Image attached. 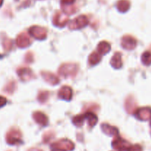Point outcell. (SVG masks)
<instances>
[{
	"label": "cell",
	"instance_id": "1",
	"mask_svg": "<svg viewBox=\"0 0 151 151\" xmlns=\"http://www.w3.org/2000/svg\"><path fill=\"white\" fill-rule=\"evenodd\" d=\"M59 75L64 78L73 77L78 72V66L75 64H64L59 69Z\"/></svg>",
	"mask_w": 151,
	"mask_h": 151
},
{
	"label": "cell",
	"instance_id": "2",
	"mask_svg": "<svg viewBox=\"0 0 151 151\" xmlns=\"http://www.w3.org/2000/svg\"><path fill=\"white\" fill-rule=\"evenodd\" d=\"M75 147L73 143L69 140H60L58 142L52 145V150L58 151H69L72 150Z\"/></svg>",
	"mask_w": 151,
	"mask_h": 151
},
{
	"label": "cell",
	"instance_id": "3",
	"mask_svg": "<svg viewBox=\"0 0 151 151\" xmlns=\"http://www.w3.org/2000/svg\"><path fill=\"white\" fill-rule=\"evenodd\" d=\"M88 24V20L86 16H80L74 19L69 24V28L72 29H81Z\"/></svg>",
	"mask_w": 151,
	"mask_h": 151
},
{
	"label": "cell",
	"instance_id": "4",
	"mask_svg": "<svg viewBox=\"0 0 151 151\" xmlns=\"http://www.w3.org/2000/svg\"><path fill=\"white\" fill-rule=\"evenodd\" d=\"M29 33L38 40H44L47 37V31L44 28L40 27L38 26H34L29 29Z\"/></svg>",
	"mask_w": 151,
	"mask_h": 151
},
{
	"label": "cell",
	"instance_id": "5",
	"mask_svg": "<svg viewBox=\"0 0 151 151\" xmlns=\"http://www.w3.org/2000/svg\"><path fill=\"white\" fill-rule=\"evenodd\" d=\"M7 142L9 145H16L21 142V133L17 130H12L7 134Z\"/></svg>",
	"mask_w": 151,
	"mask_h": 151
},
{
	"label": "cell",
	"instance_id": "6",
	"mask_svg": "<svg viewBox=\"0 0 151 151\" xmlns=\"http://www.w3.org/2000/svg\"><path fill=\"white\" fill-rule=\"evenodd\" d=\"M137 45V41L130 35H126L122 38V46L124 49L128 50H131L134 49Z\"/></svg>",
	"mask_w": 151,
	"mask_h": 151
},
{
	"label": "cell",
	"instance_id": "7",
	"mask_svg": "<svg viewBox=\"0 0 151 151\" xmlns=\"http://www.w3.org/2000/svg\"><path fill=\"white\" fill-rule=\"evenodd\" d=\"M68 21H69V18L66 15L63 14L61 13H58L54 16L53 24L55 26L59 27H63V26H65L66 24Z\"/></svg>",
	"mask_w": 151,
	"mask_h": 151
},
{
	"label": "cell",
	"instance_id": "8",
	"mask_svg": "<svg viewBox=\"0 0 151 151\" xmlns=\"http://www.w3.org/2000/svg\"><path fill=\"white\" fill-rule=\"evenodd\" d=\"M112 145H113L114 148L119 150H126V149H129L130 147L129 143L125 141V140L119 138V137H117V138L114 139V142H112Z\"/></svg>",
	"mask_w": 151,
	"mask_h": 151
},
{
	"label": "cell",
	"instance_id": "9",
	"mask_svg": "<svg viewBox=\"0 0 151 151\" xmlns=\"http://www.w3.org/2000/svg\"><path fill=\"white\" fill-rule=\"evenodd\" d=\"M16 44H17L18 47L20 48H25L31 44V41L29 36L27 34L23 33L18 36L17 39H16Z\"/></svg>",
	"mask_w": 151,
	"mask_h": 151
},
{
	"label": "cell",
	"instance_id": "10",
	"mask_svg": "<svg viewBox=\"0 0 151 151\" xmlns=\"http://www.w3.org/2000/svg\"><path fill=\"white\" fill-rule=\"evenodd\" d=\"M72 91L71 88L68 86H63L60 89L58 92V97L60 99H63L66 100H69L72 98Z\"/></svg>",
	"mask_w": 151,
	"mask_h": 151
},
{
	"label": "cell",
	"instance_id": "11",
	"mask_svg": "<svg viewBox=\"0 0 151 151\" xmlns=\"http://www.w3.org/2000/svg\"><path fill=\"white\" fill-rule=\"evenodd\" d=\"M41 75H42L43 78L47 83L51 84V85H56V84L59 83L58 78H57L55 75H52V73H50V72H42Z\"/></svg>",
	"mask_w": 151,
	"mask_h": 151
},
{
	"label": "cell",
	"instance_id": "12",
	"mask_svg": "<svg viewBox=\"0 0 151 151\" xmlns=\"http://www.w3.org/2000/svg\"><path fill=\"white\" fill-rule=\"evenodd\" d=\"M18 75H19V78L22 80V81H28L32 78L33 76L32 73V71L29 69H21L18 71Z\"/></svg>",
	"mask_w": 151,
	"mask_h": 151
},
{
	"label": "cell",
	"instance_id": "13",
	"mask_svg": "<svg viewBox=\"0 0 151 151\" xmlns=\"http://www.w3.org/2000/svg\"><path fill=\"white\" fill-rule=\"evenodd\" d=\"M33 118L37 123L41 125H46L48 122L47 117L41 112H35L33 114Z\"/></svg>",
	"mask_w": 151,
	"mask_h": 151
},
{
	"label": "cell",
	"instance_id": "14",
	"mask_svg": "<svg viewBox=\"0 0 151 151\" xmlns=\"http://www.w3.org/2000/svg\"><path fill=\"white\" fill-rule=\"evenodd\" d=\"M111 66L115 69H119L122 67V55L119 52H116L111 60Z\"/></svg>",
	"mask_w": 151,
	"mask_h": 151
},
{
	"label": "cell",
	"instance_id": "15",
	"mask_svg": "<svg viewBox=\"0 0 151 151\" xmlns=\"http://www.w3.org/2000/svg\"><path fill=\"white\" fill-rule=\"evenodd\" d=\"M111 50V46L106 41H102L98 44L97 47V52L102 55H105L106 53H108Z\"/></svg>",
	"mask_w": 151,
	"mask_h": 151
},
{
	"label": "cell",
	"instance_id": "16",
	"mask_svg": "<svg viewBox=\"0 0 151 151\" xmlns=\"http://www.w3.org/2000/svg\"><path fill=\"white\" fill-rule=\"evenodd\" d=\"M102 129L105 134L110 136L116 135L118 134V130L114 127H112L111 125H107V124H103L102 125Z\"/></svg>",
	"mask_w": 151,
	"mask_h": 151
},
{
	"label": "cell",
	"instance_id": "17",
	"mask_svg": "<svg viewBox=\"0 0 151 151\" xmlns=\"http://www.w3.org/2000/svg\"><path fill=\"white\" fill-rule=\"evenodd\" d=\"M86 119L88 120V123L90 127H93L96 125L97 122V117L94 114L91 113V112H88V113L85 114Z\"/></svg>",
	"mask_w": 151,
	"mask_h": 151
},
{
	"label": "cell",
	"instance_id": "18",
	"mask_svg": "<svg viewBox=\"0 0 151 151\" xmlns=\"http://www.w3.org/2000/svg\"><path fill=\"white\" fill-rule=\"evenodd\" d=\"M130 3L128 0H120L117 3V8L120 12H126L129 9Z\"/></svg>",
	"mask_w": 151,
	"mask_h": 151
},
{
	"label": "cell",
	"instance_id": "19",
	"mask_svg": "<svg viewBox=\"0 0 151 151\" xmlns=\"http://www.w3.org/2000/svg\"><path fill=\"white\" fill-rule=\"evenodd\" d=\"M101 60V56L98 52H93L88 58V62L91 65H96Z\"/></svg>",
	"mask_w": 151,
	"mask_h": 151
},
{
	"label": "cell",
	"instance_id": "20",
	"mask_svg": "<svg viewBox=\"0 0 151 151\" xmlns=\"http://www.w3.org/2000/svg\"><path fill=\"white\" fill-rule=\"evenodd\" d=\"M86 119V116L85 114L83 115H78V116H75L74 119H72V122H73L74 125H75L76 126H81V125L83 124L84 120Z\"/></svg>",
	"mask_w": 151,
	"mask_h": 151
},
{
	"label": "cell",
	"instance_id": "21",
	"mask_svg": "<svg viewBox=\"0 0 151 151\" xmlns=\"http://www.w3.org/2000/svg\"><path fill=\"white\" fill-rule=\"evenodd\" d=\"M150 58H151V55L149 53H145L144 55H142V62L146 65H149L150 63V61L149 60H151V59H150Z\"/></svg>",
	"mask_w": 151,
	"mask_h": 151
},
{
	"label": "cell",
	"instance_id": "22",
	"mask_svg": "<svg viewBox=\"0 0 151 151\" xmlns=\"http://www.w3.org/2000/svg\"><path fill=\"white\" fill-rule=\"evenodd\" d=\"M75 1V0H61V4L62 6H69L72 5Z\"/></svg>",
	"mask_w": 151,
	"mask_h": 151
},
{
	"label": "cell",
	"instance_id": "23",
	"mask_svg": "<svg viewBox=\"0 0 151 151\" xmlns=\"http://www.w3.org/2000/svg\"><path fill=\"white\" fill-rule=\"evenodd\" d=\"M48 94V93L47 92H44V93H41V94H40V97H38V99H39V100L41 102H44V100H47V95Z\"/></svg>",
	"mask_w": 151,
	"mask_h": 151
},
{
	"label": "cell",
	"instance_id": "24",
	"mask_svg": "<svg viewBox=\"0 0 151 151\" xmlns=\"http://www.w3.org/2000/svg\"><path fill=\"white\" fill-rule=\"evenodd\" d=\"M128 151H141V148H140V147L139 145L133 146V147H129Z\"/></svg>",
	"mask_w": 151,
	"mask_h": 151
},
{
	"label": "cell",
	"instance_id": "25",
	"mask_svg": "<svg viewBox=\"0 0 151 151\" xmlns=\"http://www.w3.org/2000/svg\"><path fill=\"white\" fill-rule=\"evenodd\" d=\"M6 103H7V100H6V99L4 98V97H1V96H0V108L2 107V106H4V105L6 104Z\"/></svg>",
	"mask_w": 151,
	"mask_h": 151
},
{
	"label": "cell",
	"instance_id": "26",
	"mask_svg": "<svg viewBox=\"0 0 151 151\" xmlns=\"http://www.w3.org/2000/svg\"><path fill=\"white\" fill-rule=\"evenodd\" d=\"M29 151H41V150H38V149H31V150H29Z\"/></svg>",
	"mask_w": 151,
	"mask_h": 151
},
{
	"label": "cell",
	"instance_id": "27",
	"mask_svg": "<svg viewBox=\"0 0 151 151\" xmlns=\"http://www.w3.org/2000/svg\"><path fill=\"white\" fill-rule=\"evenodd\" d=\"M2 1H3V0H0V6H1V4H2Z\"/></svg>",
	"mask_w": 151,
	"mask_h": 151
}]
</instances>
